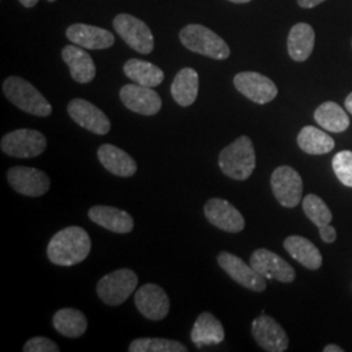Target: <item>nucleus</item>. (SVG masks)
Wrapping results in <instances>:
<instances>
[{
  "instance_id": "38",
  "label": "nucleus",
  "mask_w": 352,
  "mask_h": 352,
  "mask_svg": "<svg viewBox=\"0 0 352 352\" xmlns=\"http://www.w3.org/2000/svg\"><path fill=\"white\" fill-rule=\"evenodd\" d=\"M20 3L26 7V8H32L38 3V0H20Z\"/></svg>"
},
{
  "instance_id": "8",
  "label": "nucleus",
  "mask_w": 352,
  "mask_h": 352,
  "mask_svg": "<svg viewBox=\"0 0 352 352\" xmlns=\"http://www.w3.org/2000/svg\"><path fill=\"white\" fill-rule=\"evenodd\" d=\"M272 190L277 201L285 208H295L302 201V176L289 166L276 168L270 177Z\"/></svg>"
},
{
  "instance_id": "20",
  "label": "nucleus",
  "mask_w": 352,
  "mask_h": 352,
  "mask_svg": "<svg viewBox=\"0 0 352 352\" xmlns=\"http://www.w3.org/2000/svg\"><path fill=\"white\" fill-rule=\"evenodd\" d=\"M64 63L68 65L72 78L78 84H88L94 80L97 68L88 52L77 45H68L62 51Z\"/></svg>"
},
{
  "instance_id": "11",
  "label": "nucleus",
  "mask_w": 352,
  "mask_h": 352,
  "mask_svg": "<svg viewBox=\"0 0 352 352\" xmlns=\"http://www.w3.org/2000/svg\"><path fill=\"white\" fill-rule=\"evenodd\" d=\"M252 336L265 351L283 352L289 349V337L285 329L265 314L253 320Z\"/></svg>"
},
{
  "instance_id": "36",
  "label": "nucleus",
  "mask_w": 352,
  "mask_h": 352,
  "mask_svg": "<svg viewBox=\"0 0 352 352\" xmlns=\"http://www.w3.org/2000/svg\"><path fill=\"white\" fill-rule=\"evenodd\" d=\"M324 352H343V349L337 344H327L324 349Z\"/></svg>"
},
{
  "instance_id": "3",
  "label": "nucleus",
  "mask_w": 352,
  "mask_h": 352,
  "mask_svg": "<svg viewBox=\"0 0 352 352\" xmlns=\"http://www.w3.org/2000/svg\"><path fill=\"white\" fill-rule=\"evenodd\" d=\"M3 93L7 100L26 113L46 118L52 113V107L47 100L24 78L11 76L3 82Z\"/></svg>"
},
{
  "instance_id": "10",
  "label": "nucleus",
  "mask_w": 352,
  "mask_h": 352,
  "mask_svg": "<svg viewBox=\"0 0 352 352\" xmlns=\"http://www.w3.org/2000/svg\"><path fill=\"white\" fill-rule=\"evenodd\" d=\"M218 265L225 273L232 278L240 286L254 292H263L266 289V278L258 274L251 264H245L240 257L230 253L221 252L217 257Z\"/></svg>"
},
{
  "instance_id": "24",
  "label": "nucleus",
  "mask_w": 352,
  "mask_h": 352,
  "mask_svg": "<svg viewBox=\"0 0 352 352\" xmlns=\"http://www.w3.org/2000/svg\"><path fill=\"white\" fill-rule=\"evenodd\" d=\"M199 84V74L193 68L180 69L171 84L173 98L179 106L188 107L197 100Z\"/></svg>"
},
{
  "instance_id": "5",
  "label": "nucleus",
  "mask_w": 352,
  "mask_h": 352,
  "mask_svg": "<svg viewBox=\"0 0 352 352\" xmlns=\"http://www.w3.org/2000/svg\"><path fill=\"white\" fill-rule=\"evenodd\" d=\"M139 285L138 274L131 269H119L106 274L97 283V294L102 302L111 307L120 305L135 292Z\"/></svg>"
},
{
  "instance_id": "4",
  "label": "nucleus",
  "mask_w": 352,
  "mask_h": 352,
  "mask_svg": "<svg viewBox=\"0 0 352 352\" xmlns=\"http://www.w3.org/2000/svg\"><path fill=\"white\" fill-rule=\"evenodd\" d=\"M179 37L189 51L215 60H225L231 54L228 45L222 38L209 28L200 24H190L183 28Z\"/></svg>"
},
{
  "instance_id": "2",
  "label": "nucleus",
  "mask_w": 352,
  "mask_h": 352,
  "mask_svg": "<svg viewBox=\"0 0 352 352\" xmlns=\"http://www.w3.org/2000/svg\"><path fill=\"white\" fill-rule=\"evenodd\" d=\"M221 171L232 180H247L256 168V151L248 136H240L219 153Z\"/></svg>"
},
{
  "instance_id": "1",
  "label": "nucleus",
  "mask_w": 352,
  "mask_h": 352,
  "mask_svg": "<svg viewBox=\"0 0 352 352\" xmlns=\"http://www.w3.org/2000/svg\"><path fill=\"white\" fill-rule=\"evenodd\" d=\"M88 232L78 226L65 227L56 232L47 245V257L58 266H74L82 263L90 253Z\"/></svg>"
},
{
  "instance_id": "13",
  "label": "nucleus",
  "mask_w": 352,
  "mask_h": 352,
  "mask_svg": "<svg viewBox=\"0 0 352 352\" xmlns=\"http://www.w3.org/2000/svg\"><path fill=\"white\" fill-rule=\"evenodd\" d=\"M234 85L244 97L257 104L269 103L278 94L277 85L269 77L257 72H240L234 77Z\"/></svg>"
},
{
  "instance_id": "33",
  "label": "nucleus",
  "mask_w": 352,
  "mask_h": 352,
  "mask_svg": "<svg viewBox=\"0 0 352 352\" xmlns=\"http://www.w3.org/2000/svg\"><path fill=\"white\" fill-rule=\"evenodd\" d=\"M24 352H59V346L45 337H33L23 347Z\"/></svg>"
},
{
  "instance_id": "32",
  "label": "nucleus",
  "mask_w": 352,
  "mask_h": 352,
  "mask_svg": "<svg viewBox=\"0 0 352 352\" xmlns=\"http://www.w3.org/2000/svg\"><path fill=\"white\" fill-rule=\"evenodd\" d=\"M333 170L342 184L352 188V151L337 153L333 158Z\"/></svg>"
},
{
  "instance_id": "14",
  "label": "nucleus",
  "mask_w": 352,
  "mask_h": 352,
  "mask_svg": "<svg viewBox=\"0 0 352 352\" xmlns=\"http://www.w3.org/2000/svg\"><path fill=\"white\" fill-rule=\"evenodd\" d=\"M252 267L266 279H276L282 283H291L295 279V270L277 253L269 250H257L253 252L250 260Z\"/></svg>"
},
{
  "instance_id": "31",
  "label": "nucleus",
  "mask_w": 352,
  "mask_h": 352,
  "mask_svg": "<svg viewBox=\"0 0 352 352\" xmlns=\"http://www.w3.org/2000/svg\"><path fill=\"white\" fill-rule=\"evenodd\" d=\"M302 210L309 218V221L314 222L317 227L329 225L333 218V214L327 208V204L316 195H308L304 197Z\"/></svg>"
},
{
  "instance_id": "6",
  "label": "nucleus",
  "mask_w": 352,
  "mask_h": 352,
  "mask_svg": "<svg viewBox=\"0 0 352 352\" xmlns=\"http://www.w3.org/2000/svg\"><path fill=\"white\" fill-rule=\"evenodd\" d=\"M47 146L43 133L36 129L21 128L7 133L0 141V149L14 158H34L41 155Z\"/></svg>"
},
{
  "instance_id": "29",
  "label": "nucleus",
  "mask_w": 352,
  "mask_h": 352,
  "mask_svg": "<svg viewBox=\"0 0 352 352\" xmlns=\"http://www.w3.org/2000/svg\"><path fill=\"white\" fill-rule=\"evenodd\" d=\"M298 145L302 151L311 155H321L333 151L336 142L320 128L307 126L298 135Z\"/></svg>"
},
{
  "instance_id": "18",
  "label": "nucleus",
  "mask_w": 352,
  "mask_h": 352,
  "mask_svg": "<svg viewBox=\"0 0 352 352\" xmlns=\"http://www.w3.org/2000/svg\"><path fill=\"white\" fill-rule=\"evenodd\" d=\"M65 36L74 45L88 50L110 49L115 43V38L111 32L87 24H74L69 26L65 32Z\"/></svg>"
},
{
  "instance_id": "37",
  "label": "nucleus",
  "mask_w": 352,
  "mask_h": 352,
  "mask_svg": "<svg viewBox=\"0 0 352 352\" xmlns=\"http://www.w3.org/2000/svg\"><path fill=\"white\" fill-rule=\"evenodd\" d=\"M344 107H346V110L352 115V93H350V94L347 96V98H346V101H344Z\"/></svg>"
},
{
  "instance_id": "21",
  "label": "nucleus",
  "mask_w": 352,
  "mask_h": 352,
  "mask_svg": "<svg viewBox=\"0 0 352 352\" xmlns=\"http://www.w3.org/2000/svg\"><path fill=\"white\" fill-rule=\"evenodd\" d=\"M97 155L102 166L113 175L131 177L138 171L136 161L126 151L111 144L101 145Z\"/></svg>"
},
{
  "instance_id": "28",
  "label": "nucleus",
  "mask_w": 352,
  "mask_h": 352,
  "mask_svg": "<svg viewBox=\"0 0 352 352\" xmlns=\"http://www.w3.org/2000/svg\"><path fill=\"white\" fill-rule=\"evenodd\" d=\"M317 124L329 132L340 133L350 126V118L336 102H325L320 104L315 111Z\"/></svg>"
},
{
  "instance_id": "30",
  "label": "nucleus",
  "mask_w": 352,
  "mask_h": 352,
  "mask_svg": "<svg viewBox=\"0 0 352 352\" xmlns=\"http://www.w3.org/2000/svg\"><path fill=\"white\" fill-rule=\"evenodd\" d=\"M129 352H187L188 349L177 340L164 338H140L129 344Z\"/></svg>"
},
{
  "instance_id": "15",
  "label": "nucleus",
  "mask_w": 352,
  "mask_h": 352,
  "mask_svg": "<svg viewBox=\"0 0 352 352\" xmlns=\"http://www.w3.org/2000/svg\"><path fill=\"white\" fill-rule=\"evenodd\" d=\"M68 115L78 126L96 135H107L111 129L110 119L97 106L81 98H75L68 103Z\"/></svg>"
},
{
  "instance_id": "22",
  "label": "nucleus",
  "mask_w": 352,
  "mask_h": 352,
  "mask_svg": "<svg viewBox=\"0 0 352 352\" xmlns=\"http://www.w3.org/2000/svg\"><path fill=\"white\" fill-rule=\"evenodd\" d=\"M190 340L197 349L219 344L225 340V329L215 316L209 312H202L192 327Z\"/></svg>"
},
{
  "instance_id": "19",
  "label": "nucleus",
  "mask_w": 352,
  "mask_h": 352,
  "mask_svg": "<svg viewBox=\"0 0 352 352\" xmlns=\"http://www.w3.org/2000/svg\"><path fill=\"white\" fill-rule=\"evenodd\" d=\"M88 215L91 222L115 234H128L135 226L131 214L113 206L96 205L89 209Z\"/></svg>"
},
{
  "instance_id": "26",
  "label": "nucleus",
  "mask_w": 352,
  "mask_h": 352,
  "mask_svg": "<svg viewBox=\"0 0 352 352\" xmlns=\"http://www.w3.org/2000/svg\"><path fill=\"white\" fill-rule=\"evenodd\" d=\"M123 72L135 84L148 88H155L161 85L164 80V71L160 67L141 59L126 60Z\"/></svg>"
},
{
  "instance_id": "35",
  "label": "nucleus",
  "mask_w": 352,
  "mask_h": 352,
  "mask_svg": "<svg viewBox=\"0 0 352 352\" xmlns=\"http://www.w3.org/2000/svg\"><path fill=\"white\" fill-rule=\"evenodd\" d=\"M325 0H298V4L302 8H315L316 6L324 3Z\"/></svg>"
},
{
  "instance_id": "9",
  "label": "nucleus",
  "mask_w": 352,
  "mask_h": 352,
  "mask_svg": "<svg viewBox=\"0 0 352 352\" xmlns=\"http://www.w3.org/2000/svg\"><path fill=\"white\" fill-rule=\"evenodd\" d=\"M13 190L28 197H39L50 189V177L46 173L26 166H14L7 173Z\"/></svg>"
},
{
  "instance_id": "7",
  "label": "nucleus",
  "mask_w": 352,
  "mask_h": 352,
  "mask_svg": "<svg viewBox=\"0 0 352 352\" xmlns=\"http://www.w3.org/2000/svg\"><path fill=\"white\" fill-rule=\"evenodd\" d=\"M113 29L126 45L140 54L148 55L154 49V38L149 26L138 17L120 13L113 19Z\"/></svg>"
},
{
  "instance_id": "39",
  "label": "nucleus",
  "mask_w": 352,
  "mask_h": 352,
  "mask_svg": "<svg viewBox=\"0 0 352 352\" xmlns=\"http://www.w3.org/2000/svg\"><path fill=\"white\" fill-rule=\"evenodd\" d=\"M231 3H236V4H243V3H250L251 0H228Z\"/></svg>"
},
{
  "instance_id": "23",
  "label": "nucleus",
  "mask_w": 352,
  "mask_h": 352,
  "mask_svg": "<svg viewBox=\"0 0 352 352\" xmlns=\"http://www.w3.org/2000/svg\"><path fill=\"white\" fill-rule=\"evenodd\" d=\"M315 30L309 24L299 23L292 26L287 38V50L295 62H305L315 47Z\"/></svg>"
},
{
  "instance_id": "40",
  "label": "nucleus",
  "mask_w": 352,
  "mask_h": 352,
  "mask_svg": "<svg viewBox=\"0 0 352 352\" xmlns=\"http://www.w3.org/2000/svg\"><path fill=\"white\" fill-rule=\"evenodd\" d=\"M49 1H55V0H49Z\"/></svg>"
},
{
  "instance_id": "17",
  "label": "nucleus",
  "mask_w": 352,
  "mask_h": 352,
  "mask_svg": "<svg viewBox=\"0 0 352 352\" xmlns=\"http://www.w3.org/2000/svg\"><path fill=\"white\" fill-rule=\"evenodd\" d=\"M140 314L151 321H161L170 312V299L162 287L154 283L141 286L135 294Z\"/></svg>"
},
{
  "instance_id": "25",
  "label": "nucleus",
  "mask_w": 352,
  "mask_h": 352,
  "mask_svg": "<svg viewBox=\"0 0 352 352\" xmlns=\"http://www.w3.org/2000/svg\"><path fill=\"white\" fill-rule=\"evenodd\" d=\"M285 250L299 264L309 270H317L322 265V256L312 241L299 235H292L285 240Z\"/></svg>"
},
{
  "instance_id": "34",
  "label": "nucleus",
  "mask_w": 352,
  "mask_h": 352,
  "mask_svg": "<svg viewBox=\"0 0 352 352\" xmlns=\"http://www.w3.org/2000/svg\"><path fill=\"white\" fill-rule=\"evenodd\" d=\"M318 231H320L321 239L324 240L325 243L330 244V243H334L336 239H337V231L330 223L318 227Z\"/></svg>"
},
{
  "instance_id": "16",
  "label": "nucleus",
  "mask_w": 352,
  "mask_h": 352,
  "mask_svg": "<svg viewBox=\"0 0 352 352\" xmlns=\"http://www.w3.org/2000/svg\"><path fill=\"white\" fill-rule=\"evenodd\" d=\"M204 214L213 226L231 234L244 230L245 221L239 210L222 199H210L204 206Z\"/></svg>"
},
{
  "instance_id": "27",
  "label": "nucleus",
  "mask_w": 352,
  "mask_h": 352,
  "mask_svg": "<svg viewBox=\"0 0 352 352\" xmlns=\"http://www.w3.org/2000/svg\"><path fill=\"white\" fill-rule=\"evenodd\" d=\"M52 325L63 337L78 338L85 334L88 329V320L78 309L63 308L52 317Z\"/></svg>"
},
{
  "instance_id": "12",
  "label": "nucleus",
  "mask_w": 352,
  "mask_h": 352,
  "mask_svg": "<svg viewBox=\"0 0 352 352\" xmlns=\"http://www.w3.org/2000/svg\"><path fill=\"white\" fill-rule=\"evenodd\" d=\"M119 96L128 110L144 116L157 115L162 109V100L153 88L139 84H126L120 89Z\"/></svg>"
}]
</instances>
